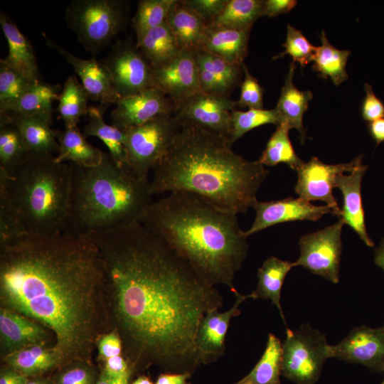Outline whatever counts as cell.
<instances>
[{
    "instance_id": "ffe728a7",
    "label": "cell",
    "mask_w": 384,
    "mask_h": 384,
    "mask_svg": "<svg viewBox=\"0 0 384 384\" xmlns=\"http://www.w3.org/2000/svg\"><path fill=\"white\" fill-rule=\"evenodd\" d=\"M236 300L228 311L219 312L218 308L206 312L198 327L196 346L201 364L216 361L225 353V336L230 320L241 314L240 304L247 299L238 292L235 294Z\"/></svg>"
},
{
    "instance_id": "2e32d148",
    "label": "cell",
    "mask_w": 384,
    "mask_h": 384,
    "mask_svg": "<svg viewBox=\"0 0 384 384\" xmlns=\"http://www.w3.org/2000/svg\"><path fill=\"white\" fill-rule=\"evenodd\" d=\"M328 357L384 370V331L366 326L354 328L335 346H328Z\"/></svg>"
},
{
    "instance_id": "ab89813d",
    "label": "cell",
    "mask_w": 384,
    "mask_h": 384,
    "mask_svg": "<svg viewBox=\"0 0 384 384\" xmlns=\"http://www.w3.org/2000/svg\"><path fill=\"white\" fill-rule=\"evenodd\" d=\"M281 121L275 110L249 109L247 111L233 110L231 112V129L229 141L233 144L247 132L264 124L277 126Z\"/></svg>"
},
{
    "instance_id": "f5cc1de1",
    "label": "cell",
    "mask_w": 384,
    "mask_h": 384,
    "mask_svg": "<svg viewBox=\"0 0 384 384\" xmlns=\"http://www.w3.org/2000/svg\"><path fill=\"white\" fill-rule=\"evenodd\" d=\"M28 377L3 363L0 370V384H26Z\"/></svg>"
},
{
    "instance_id": "6da1fadb",
    "label": "cell",
    "mask_w": 384,
    "mask_h": 384,
    "mask_svg": "<svg viewBox=\"0 0 384 384\" xmlns=\"http://www.w3.org/2000/svg\"><path fill=\"white\" fill-rule=\"evenodd\" d=\"M104 268L107 310L133 373L155 365L192 373L201 364L196 336L223 297L139 222L87 234Z\"/></svg>"
},
{
    "instance_id": "8d00e7d4",
    "label": "cell",
    "mask_w": 384,
    "mask_h": 384,
    "mask_svg": "<svg viewBox=\"0 0 384 384\" xmlns=\"http://www.w3.org/2000/svg\"><path fill=\"white\" fill-rule=\"evenodd\" d=\"M289 127L284 123L277 129L269 139L265 149L257 160L263 166H272L280 163L297 171L304 161L297 155L289 137Z\"/></svg>"
},
{
    "instance_id": "4fadbf2b",
    "label": "cell",
    "mask_w": 384,
    "mask_h": 384,
    "mask_svg": "<svg viewBox=\"0 0 384 384\" xmlns=\"http://www.w3.org/2000/svg\"><path fill=\"white\" fill-rule=\"evenodd\" d=\"M235 106L236 102L229 96L199 92L175 104L174 114L179 122L192 123L229 137L231 112Z\"/></svg>"
},
{
    "instance_id": "3957f363",
    "label": "cell",
    "mask_w": 384,
    "mask_h": 384,
    "mask_svg": "<svg viewBox=\"0 0 384 384\" xmlns=\"http://www.w3.org/2000/svg\"><path fill=\"white\" fill-rule=\"evenodd\" d=\"M179 122L171 146L151 169V193L189 192L237 215L246 213L268 170L235 153L228 137Z\"/></svg>"
},
{
    "instance_id": "c3c4849f",
    "label": "cell",
    "mask_w": 384,
    "mask_h": 384,
    "mask_svg": "<svg viewBox=\"0 0 384 384\" xmlns=\"http://www.w3.org/2000/svg\"><path fill=\"white\" fill-rule=\"evenodd\" d=\"M366 96L361 105V115L363 120L371 122L384 118V103L374 93L371 85H364Z\"/></svg>"
},
{
    "instance_id": "9f6ffc18",
    "label": "cell",
    "mask_w": 384,
    "mask_h": 384,
    "mask_svg": "<svg viewBox=\"0 0 384 384\" xmlns=\"http://www.w3.org/2000/svg\"><path fill=\"white\" fill-rule=\"evenodd\" d=\"M132 375L121 377H111L100 369V375L96 384H129V381Z\"/></svg>"
},
{
    "instance_id": "5bb4252c",
    "label": "cell",
    "mask_w": 384,
    "mask_h": 384,
    "mask_svg": "<svg viewBox=\"0 0 384 384\" xmlns=\"http://www.w3.org/2000/svg\"><path fill=\"white\" fill-rule=\"evenodd\" d=\"M152 84L174 105L199 92L198 66L195 52L182 50L168 63L152 68Z\"/></svg>"
},
{
    "instance_id": "94428289",
    "label": "cell",
    "mask_w": 384,
    "mask_h": 384,
    "mask_svg": "<svg viewBox=\"0 0 384 384\" xmlns=\"http://www.w3.org/2000/svg\"><path fill=\"white\" fill-rule=\"evenodd\" d=\"M381 329L384 331V326L383 327H381Z\"/></svg>"
},
{
    "instance_id": "44dd1931",
    "label": "cell",
    "mask_w": 384,
    "mask_h": 384,
    "mask_svg": "<svg viewBox=\"0 0 384 384\" xmlns=\"http://www.w3.org/2000/svg\"><path fill=\"white\" fill-rule=\"evenodd\" d=\"M368 166L360 164L350 174H339L335 180V187L340 189L343 196V208L341 220L351 227L368 247L374 242L367 233L365 213L361 198V182Z\"/></svg>"
},
{
    "instance_id": "ee69618b",
    "label": "cell",
    "mask_w": 384,
    "mask_h": 384,
    "mask_svg": "<svg viewBox=\"0 0 384 384\" xmlns=\"http://www.w3.org/2000/svg\"><path fill=\"white\" fill-rule=\"evenodd\" d=\"M283 47L284 50L274 57V59L289 55L293 63L297 62L302 67L312 62L317 48L313 46L300 31L291 25L287 26V37Z\"/></svg>"
},
{
    "instance_id": "db71d44e",
    "label": "cell",
    "mask_w": 384,
    "mask_h": 384,
    "mask_svg": "<svg viewBox=\"0 0 384 384\" xmlns=\"http://www.w3.org/2000/svg\"><path fill=\"white\" fill-rule=\"evenodd\" d=\"M190 373H162L158 376L155 384H191L188 379Z\"/></svg>"
},
{
    "instance_id": "1f68e13d",
    "label": "cell",
    "mask_w": 384,
    "mask_h": 384,
    "mask_svg": "<svg viewBox=\"0 0 384 384\" xmlns=\"http://www.w3.org/2000/svg\"><path fill=\"white\" fill-rule=\"evenodd\" d=\"M136 44L152 68L168 63L183 50L166 21L149 31Z\"/></svg>"
},
{
    "instance_id": "d4e9b609",
    "label": "cell",
    "mask_w": 384,
    "mask_h": 384,
    "mask_svg": "<svg viewBox=\"0 0 384 384\" xmlns=\"http://www.w3.org/2000/svg\"><path fill=\"white\" fill-rule=\"evenodd\" d=\"M166 22L183 50H200L203 43L207 23L181 0H176L170 9Z\"/></svg>"
},
{
    "instance_id": "bcb514c9",
    "label": "cell",
    "mask_w": 384,
    "mask_h": 384,
    "mask_svg": "<svg viewBox=\"0 0 384 384\" xmlns=\"http://www.w3.org/2000/svg\"><path fill=\"white\" fill-rule=\"evenodd\" d=\"M209 25L218 17L228 0H181Z\"/></svg>"
},
{
    "instance_id": "6125c7cd",
    "label": "cell",
    "mask_w": 384,
    "mask_h": 384,
    "mask_svg": "<svg viewBox=\"0 0 384 384\" xmlns=\"http://www.w3.org/2000/svg\"><path fill=\"white\" fill-rule=\"evenodd\" d=\"M381 384H384V380H383V381L382 382V383H381Z\"/></svg>"
},
{
    "instance_id": "9a60e30c",
    "label": "cell",
    "mask_w": 384,
    "mask_h": 384,
    "mask_svg": "<svg viewBox=\"0 0 384 384\" xmlns=\"http://www.w3.org/2000/svg\"><path fill=\"white\" fill-rule=\"evenodd\" d=\"M252 208L255 210L256 216L251 227L244 231L246 238L278 223L304 220L316 221L326 213L334 215L329 206H315L301 197H287L271 201H257Z\"/></svg>"
},
{
    "instance_id": "9c48e42d",
    "label": "cell",
    "mask_w": 384,
    "mask_h": 384,
    "mask_svg": "<svg viewBox=\"0 0 384 384\" xmlns=\"http://www.w3.org/2000/svg\"><path fill=\"white\" fill-rule=\"evenodd\" d=\"M282 345L281 374L297 384H314L328 357L326 337L309 324L287 328Z\"/></svg>"
},
{
    "instance_id": "484cf974",
    "label": "cell",
    "mask_w": 384,
    "mask_h": 384,
    "mask_svg": "<svg viewBox=\"0 0 384 384\" xmlns=\"http://www.w3.org/2000/svg\"><path fill=\"white\" fill-rule=\"evenodd\" d=\"M296 66L292 63L284 78L280 95L274 107L280 118L281 123L287 124L290 129H296L300 135V141L306 139V129L303 125V116L307 110L309 102L313 97L310 90L301 91L293 82Z\"/></svg>"
},
{
    "instance_id": "e0dca14e",
    "label": "cell",
    "mask_w": 384,
    "mask_h": 384,
    "mask_svg": "<svg viewBox=\"0 0 384 384\" xmlns=\"http://www.w3.org/2000/svg\"><path fill=\"white\" fill-rule=\"evenodd\" d=\"M111 112L112 125L125 132L161 114L173 113L174 102L163 92L152 87L120 97Z\"/></svg>"
},
{
    "instance_id": "cb8c5ba5",
    "label": "cell",
    "mask_w": 384,
    "mask_h": 384,
    "mask_svg": "<svg viewBox=\"0 0 384 384\" xmlns=\"http://www.w3.org/2000/svg\"><path fill=\"white\" fill-rule=\"evenodd\" d=\"M6 113L20 132L29 154L53 157L58 154L59 144L51 123L38 116Z\"/></svg>"
},
{
    "instance_id": "836d02e7",
    "label": "cell",
    "mask_w": 384,
    "mask_h": 384,
    "mask_svg": "<svg viewBox=\"0 0 384 384\" xmlns=\"http://www.w3.org/2000/svg\"><path fill=\"white\" fill-rule=\"evenodd\" d=\"M320 38L321 45L316 48L312 68L321 78H330L338 86L348 78L346 67L351 52L332 46L324 31L321 32Z\"/></svg>"
},
{
    "instance_id": "7c38bea8",
    "label": "cell",
    "mask_w": 384,
    "mask_h": 384,
    "mask_svg": "<svg viewBox=\"0 0 384 384\" xmlns=\"http://www.w3.org/2000/svg\"><path fill=\"white\" fill-rule=\"evenodd\" d=\"M362 159L363 155H360L348 163L328 164L313 156L297 169L295 192L308 201H324L332 208L334 215L341 218L342 210L333 195L336 178L339 174L353 171L362 164Z\"/></svg>"
},
{
    "instance_id": "52a82bcc",
    "label": "cell",
    "mask_w": 384,
    "mask_h": 384,
    "mask_svg": "<svg viewBox=\"0 0 384 384\" xmlns=\"http://www.w3.org/2000/svg\"><path fill=\"white\" fill-rule=\"evenodd\" d=\"M127 3L122 0H73L65 20L85 49L95 55L124 29Z\"/></svg>"
},
{
    "instance_id": "11a10c76",
    "label": "cell",
    "mask_w": 384,
    "mask_h": 384,
    "mask_svg": "<svg viewBox=\"0 0 384 384\" xmlns=\"http://www.w3.org/2000/svg\"><path fill=\"white\" fill-rule=\"evenodd\" d=\"M368 133L375 142L376 146L384 142V118L369 122Z\"/></svg>"
},
{
    "instance_id": "f6af8a7d",
    "label": "cell",
    "mask_w": 384,
    "mask_h": 384,
    "mask_svg": "<svg viewBox=\"0 0 384 384\" xmlns=\"http://www.w3.org/2000/svg\"><path fill=\"white\" fill-rule=\"evenodd\" d=\"M242 68L244 80L240 85V95L236 102L237 106L248 107L249 109H263V87L251 75L245 63L242 64Z\"/></svg>"
},
{
    "instance_id": "ac0fdd59",
    "label": "cell",
    "mask_w": 384,
    "mask_h": 384,
    "mask_svg": "<svg viewBox=\"0 0 384 384\" xmlns=\"http://www.w3.org/2000/svg\"><path fill=\"white\" fill-rule=\"evenodd\" d=\"M53 334L38 322L18 312L0 307L1 358L36 344L53 345Z\"/></svg>"
},
{
    "instance_id": "681fc988",
    "label": "cell",
    "mask_w": 384,
    "mask_h": 384,
    "mask_svg": "<svg viewBox=\"0 0 384 384\" xmlns=\"http://www.w3.org/2000/svg\"><path fill=\"white\" fill-rule=\"evenodd\" d=\"M198 66L200 92L208 95L229 96V93L219 80L209 71Z\"/></svg>"
},
{
    "instance_id": "e575fe53",
    "label": "cell",
    "mask_w": 384,
    "mask_h": 384,
    "mask_svg": "<svg viewBox=\"0 0 384 384\" xmlns=\"http://www.w3.org/2000/svg\"><path fill=\"white\" fill-rule=\"evenodd\" d=\"M87 92L74 75H70L64 82L56 109L58 119L63 121L65 127L78 126L80 119L88 114Z\"/></svg>"
},
{
    "instance_id": "d6a6232c",
    "label": "cell",
    "mask_w": 384,
    "mask_h": 384,
    "mask_svg": "<svg viewBox=\"0 0 384 384\" xmlns=\"http://www.w3.org/2000/svg\"><path fill=\"white\" fill-rule=\"evenodd\" d=\"M20 132L6 112H0V175L9 176L28 156Z\"/></svg>"
},
{
    "instance_id": "4316f807",
    "label": "cell",
    "mask_w": 384,
    "mask_h": 384,
    "mask_svg": "<svg viewBox=\"0 0 384 384\" xmlns=\"http://www.w3.org/2000/svg\"><path fill=\"white\" fill-rule=\"evenodd\" d=\"M4 364L26 377L42 376L62 365L53 345L36 344L1 358Z\"/></svg>"
},
{
    "instance_id": "83f0119b",
    "label": "cell",
    "mask_w": 384,
    "mask_h": 384,
    "mask_svg": "<svg viewBox=\"0 0 384 384\" xmlns=\"http://www.w3.org/2000/svg\"><path fill=\"white\" fill-rule=\"evenodd\" d=\"M62 88L39 81L17 100L0 107V112L38 116L52 124V105L58 100Z\"/></svg>"
},
{
    "instance_id": "f546056e",
    "label": "cell",
    "mask_w": 384,
    "mask_h": 384,
    "mask_svg": "<svg viewBox=\"0 0 384 384\" xmlns=\"http://www.w3.org/2000/svg\"><path fill=\"white\" fill-rule=\"evenodd\" d=\"M106 108L103 105L100 107H90L87 121L82 133L85 138L95 137L100 139L107 147L112 159L119 166L127 168L125 132L104 121L103 115Z\"/></svg>"
},
{
    "instance_id": "f907efd6",
    "label": "cell",
    "mask_w": 384,
    "mask_h": 384,
    "mask_svg": "<svg viewBox=\"0 0 384 384\" xmlns=\"http://www.w3.org/2000/svg\"><path fill=\"white\" fill-rule=\"evenodd\" d=\"M100 369L114 378L133 375L129 364L123 354L107 359L102 363Z\"/></svg>"
},
{
    "instance_id": "8992f818",
    "label": "cell",
    "mask_w": 384,
    "mask_h": 384,
    "mask_svg": "<svg viewBox=\"0 0 384 384\" xmlns=\"http://www.w3.org/2000/svg\"><path fill=\"white\" fill-rule=\"evenodd\" d=\"M71 175L70 164L31 154L10 176L0 175V194L10 203L26 235L65 231Z\"/></svg>"
},
{
    "instance_id": "d590c367",
    "label": "cell",
    "mask_w": 384,
    "mask_h": 384,
    "mask_svg": "<svg viewBox=\"0 0 384 384\" xmlns=\"http://www.w3.org/2000/svg\"><path fill=\"white\" fill-rule=\"evenodd\" d=\"M282 346L278 338L269 334L263 355L252 370L233 384H281Z\"/></svg>"
},
{
    "instance_id": "816d5d0a",
    "label": "cell",
    "mask_w": 384,
    "mask_h": 384,
    "mask_svg": "<svg viewBox=\"0 0 384 384\" xmlns=\"http://www.w3.org/2000/svg\"><path fill=\"white\" fill-rule=\"evenodd\" d=\"M297 4V1L294 0H265L263 1V16L272 18L289 13Z\"/></svg>"
},
{
    "instance_id": "91938a15",
    "label": "cell",
    "mask_w": 384,
    "mask_h": 384,
    "mask_svg": "<svg viewBox=\"0 0 384 384\" xmlns=\"http://www.w3.org/2000/svg\"><path fill=\"white\" fill-rule=\"evenodd\" d=\"M130 384H154L152 381L147 376L142 375L137 377L132 383Z\"/></svg>"
},
{
    "instance_id": "ba28073f",
    "label": "cell",
    "mask_w": 384,
    "mask_h": 384,
    "mask_svg": "<svg viewBox=\"0 0 384 384\" xmlns=\"http://www.w3.org/2000/svg\"><path fill=\"white\" fill-rule=\"evenodd\" d=\"M179 128L173 112L125 131L127 168L139 179L149 181V171L167 151Z\"/></svg>"
},
{
    "instance_id": "74e56055",
    "label": "cell",
    "mask_w": 384,
    "mask_h": 384,
    "mask_svg": "<svg viewBox=\"0 0 384 384\" xmlns=\"http://www.w3.org/2000/svg\"><path fill=\"white\" fill-rule=\"evenodd\" d=\"M263 16L262 0H228L222 12L210 24L233 29L252 28Z\"/></svg>"
},
{
    "instance_id": "b9f144b4",
    "label": "cell",
    "mask_w": 384,
    "mask_h": 384,
    "mask_svg": "<svg viewBox=\"0 0 384 384\" xmlns=\"http://www.w3.org/2000/svg\"><path fill=\"white\" fill-rule=\"evenodd\" d=\"M100 375L93 362L75 360L58 368L50 378L53 384H96Z\"/></svg>"
},
{
    "instance_id": "f1b7e54d",
    "label": "cell",
    "mask_w": 384,
    "mask_h": 384,
    "mask_svg": "<svg viewBox=\"0 0 384 384\" xmlns=\"http://www.w3.org/2000/svg\"><path fill=\"white\" fill-rule=\"evenodd\" d=\"M59 151L57 163L70 161L78 166H94L101 163L104 152L90 144L78 126L55 130Z\"/></svg>"
},
{
    "instance_id": "7dc6e473",
    "label": "cell",
    "mask_w": 384,
    "mask_h": 384,
    "mask_svg": "<svg viewBox=\"0 0 384 384\" xmlns=\"http://www.w3.org/2000/svg\"><path fill=\"white\" fill-rule=\"evenodd\" d=\"M97 360L104 362L107 359L123 354L122 342L118 333L112 330L102 335L97 343Z\"/></svg>"
},
{
    "instance_id": "d6986e66",
    "label": "cell",
    "mask_w": 384,
    "mask_h": 384,
    "mask_svg": "<svg viewBox=\"0 0 384 384\" xmlns=\"http://www.w3.org/2000/svg\"><path fill=\"white\" fill-rule=\"evenodd\" d=\"M43 35L48 46L56 50L73 68L90 100L106 107L117 102L119 96L103 63L98 62L95 57L90 59L78 58L50 39L45 33Z\"/></svg>"
},
{
    "instance_id": "277c9868",
    "label": "cell",
    "mask_w": 384,
    "mask_h": 384,
    "mask_svg": "<svg viewBox=\"0 0 384 384\" xmlns=\"http://www.w3.org/2000/svg\"><path fill=\"white\" fill-rule=\"evenodd\" d=\"M139 223L184 258L208 284L234 294L233 280L248 250L237 214L207 199L176 191L151 201Z\"/></svg>"
},
{
    "instance_id": "6f0895ef",
    "label": "cell",
    "mask_w": 384,
    "mask_h": 384,
    "mask_svg": "<svg viewBox=\"0 0 384 384\" xmlns=\"http://www.w3.org/2000/svg\"><path fill=\"white\" fill-rule=\"evenodd\" d=\"M375 263L384 271V239L380 246L375 250Z\"/></svg>"
},
{
    "instance_id": "603a6c76",
    "label": "cell",
    "mask_w": 384,
    "mask_h": 384,
    "mask_svg": "<svg viewBox=\"0 0 384 384\" xmlns=\"http://www.w3.org/2000/svg\"><path fill=\"white\" fill-rule=\"evenodd\" d=\"M252 28L233 29L209 24L200 50L219 56L233 64L241 65L248 53Z\"/></svg>"
},
{
    "instance_id": "7402d4cb",
    "label": "cell",
    "mask_w": 384,
    "mask_h": 384,
    "mask_svg": "<svg viewBox=\"0 0 384 384\" xmlns=\"http://www.w3.org/2000/svg\"><path fill=\"white\" fill-rule=\"evenodd\" d=\"M0 24L9 48L6 57L0 62L31 81H41L37 59L31 42L4 11L0 13Z\"/></svg>"
},
{
    "instance_id": "30bf717a",
    "label": "cell",
    "mask_w": 384,
    "mask_h": 384,
    "mask_svg": "<svg viewBox=\"0 0 384 384\" xmlns=\"http://www.w3.org/2000/svg\"><path fill=\"white\" fill-rule=\"evenodd\" d=\"M119 98L154 87L152 67L132 38L117 40L102 63Z\"/></svg>"
},
{
    "instance_id": "8fae6325",
    "label": "cell",
    "mask_w": 384,
    "mask_h": 384,
    "mask_svg": "<svg viewBox=\"0 0 384 384\" xmlns=\"http://www.w3.org/2000/svg\"><path fill=\"white\" fill-rule=\"evenodd\" d=\"M343 224L339 219L332 225L303 235L299 242L300 257L294 262V267L302 266L314 274L338 283Z\"/></svg>"
},
{
    "instance_id": "f35d334b",
    "label": "cell",
    "mask_w": 384,
    "mask_h": 384,
    "mask_svg": "<svg viewBox=\"0 0 384 384\" xmlns=\"http://www.w3.org/2000/svg\"><path fill=\"white\" fill-rule=\"evenodd\" d=\"M176 0H140L132 19L136 43L151 30L166 21L167 14Z\"/></svg>"
},
{
    "instance_id": "7a4b0ae2",
    "label": "cell",
    "mask_w": 384,
    "mask_h": 384,
    "mask_svg": "<svg viewBox=\"0 0 384 384\" xmlns=\"http://www.w3.org/2000/svg\"><path fill=\"white\" fill-rule=\"evenodd\" d=\"M0 307L48 329L61 366L93 362L98 339L112 331L97 246L87 235L65 232L0 244Z\"/></svg>"
},
{
    "instance_id": "680465c9",
    "label": "cell",
    "mask_w": 384,
    "mask_h": 384,
    "mask_svg": "<svg viewBox=\"0 0 384 384\" xmlns=\"http://www.w3.org/2000/svg\"><path fill=\"white\" fill-rule=\"evenodd\" d=\"M26 384H53L50 378H43L42 376L28 377Z\"/></svg>"
},
{
    "instance_id": "60d3db41",
    "label": "cell",
    "mask_w": 384,
    "mask_h": 384,
    "mask_svg": "<svg viewBox=\"0 0 384 384\" xmlns=\"http://www.w3.org/2000/svg\"><path fill=\"white\" fill-rule=\"evenodd\" d=\"M198 65L211 73L230 94L240 82L242 65H235L203 50L195 52Z\"/></svg>"
},
{
    "instance_id": "7bdbcfd3",
    "label": "cell",
    "mask_w": 384,
    "mask_h": 384,
    "mask_svg": "<svg viewBox=\"0 0 384 384\" xmlns=\"http://www.w3.org/2000/svg\"><path fill=\"white\" fill-rule=\"evenodd\" d=\"M36 82L0 62V107L19 98Z\"/></svg>"
},
{
    "instance_id": "5b68a950",
    "label": "cell",
    "mask_w": 384,
    "mask_h": 384,
    "mask_svg": "<svg viewBox=\"0 0 384 384\" xmlns=\"http://www.w3.org/2000/svg\"><path fill=\"white\" fill-rule=\"evenodd\" d=\"M71 165L65 233L87 235L139 222L153 196L149 181L119 166L109 153L94 166Z\"/></svg>"
},
{
    "instance_id": "4dcf8cb0",
    "label": "cell",
    "mask_w": 384,
    "mask_h": 384,
    "mask_svg": "<svg viewBox=\"0 0 384 384\" xmlns=\"http://www.w3.org/2000/svg\"><path fill=\"white\" fill-rule=\"evenodd\" d=\"M294 267V262L282 260L272 256L267 258L257 272L258 283L256 289L247 299H271L277 307L285 323L280 304V295L284 278L288 272Z\"/></svg>"
}]
</instances>
